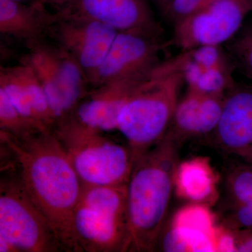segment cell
<instances>
[{
	"label": "cell",
	"instance_id": "obj_24",
	"mask_svg": "<svg viewBox=\"0 0 252 252\" xmlns=\"http://www.w3.org/2000/svg\"><path fill=\"white\" fill-rule=\"evenodd\" d=\"M212 0H172L162 11V16L175 26L210 4Z\"/></svg>",
	"mask_w": 252,
	"mask_h": 252
},
{
	"label": "cell",
	"instance_id": "obj_7",
	"mask_svg": "<svg viewBox=\"0 0 252 252\" xmlns=\"http://www.w3.org/2000/svg\"><path fill=\"white\" fill-rule=\"evenodd\" d=\"M28 45L29 54L25 62L32 67L40 81L57 122L72 114L89 94L87 75L77 60L60 46L42 40Z\"/></svg>",
	"mask_w": 252,
	"mask_h": 252
},
{
	"label": "cell",
	"instance_id": "obj_23",
	"mask_svg": "<svg viewBox=\"0 0 252 252\" xmlns=\"http://www.w3.org/2000/svg\"><path fill=\"white\" fill-rule=\"evenodd\" d=\"M186 51L193 62L197 63L204 69H225L233 72L235 65L230 59L226 50L221 45H205L198 46Z\"/></svg>",
	"mask_w": 252,
	"mask_h": 252
},
{
	"label": "cell",
	"instance_id": "obj_30",
	"mask_svg": "<svg viewBox=\"0 0 252 252\" xmlns=\"http://www.w3.org/2000/svg\"><path fill=\"white\" fill-rule=\"evenodd\" d=\"M11 1H17V2L25 3V4H31V3H33L36 1H41V0H11Z\"/></svg>",
	"mask_w": 252,
	"mask_h": 252
},
{
	"label": "cell",
	"instance_id": "obj_17",
	"mask_svg": "<svg viewBox=\"0 0 252 252\" xmlns=\"http://www.w3.org/2000/svg\"><path fill=\"white\" fill-rule=\"evenodd\" d=\"M189 252H213L217 226L216 217L208 205L190 203L182 207L169 223Z\"/></svg>",
	"mask_w": 252,
	"mask_h": 252
},
{
	"label": "cell",
	"instance_id": "obj_20",
	"mask_svg": "<svg viewBox=\"0 0 252 252\" xmlns=\"http://www.w3.org/2000/svg\"><path fill=\"white\" fill-rule=\"evenodd\" d=\"M225 46L235 67L252 79V23L242 26Z\"/></svg>",
	"mask_w": 252,
	"mask_h": 252
},
{
	"label": "cell",
	"instance_id": "obj_9",
	"mask_svg": "<svg viewBox=\"0 0 252 252\" xmlns=\"http://www.w3.org/2000/svg\"><path fill=\"white\" fill-rule=\"evenodd\" d=\"M158 37L142 32H119L89 82L97 87L110 81L147 79L161 62L158 54L162 45Z\"/></svg>",
	"mask_w": 252,
	"mask_h": 252
},
{
	"label": "cell",
	"instance_id": "obj_11",
	"mask_svg": "<svg viewBox=\"0 0 252 252\" xmlns=\"http://www.w3.org/2000/svg\"><path fill=\"white\" fill-rule=\"evenodd\" d=\"M217 147L245 160L252 155V86L235 82L225 94L218 125L211 135Z\"/></svg>",
	"mask_w": 252,
	"mask_h": 252
},
{
	"label": "cell",
	"instance_id": "obj_10",
	"mask_svg": "<svg viewBox=\"0 0 252 252\" xmlns=\"http://www.w3.org/2000/svg\"><path fill=\"white\" fill-rule=\"evenodd\" d=\"M61 16L49 32L58 46L77 60L88 79L102 64L118 32L108 25L71 9L59 10Z\"/></svg>",
	"mask_w": 252,
	"mask_h": 252
},
{
	"label": "cell",
	"instance_id": "obj_18",
	"mask_svg": "<svg viewBox=\"0 0 252 252\" xmlns=\"http://www.w3.org/2000/svg\"><path fill=\"white\" fill-rule=\"evenodd\" d=\"M219 177L206 157H195L179 162L174 189L182 200L211 205L218 197Z\"/></svg>",
	"mask_w": 252,
	"mask_h": 252
},
{
	"label": "cell",
	"instance_id": "obj_8",
	"mask_svg": "<svg viewBox=\"0 0 252 252\" xmlns=\"http://www.w3.org/2000/svg\"><path fill=\"white\" fill-rule=\"evenodd\" d=\"M252 0H212L207 6L173 26L172 42L183 51L221 45L243 26Z\"/></svg>",
	"mask_w": 252,
	"mask_h": 252
},
{
	"label": "cell",
	"instance_id": "obj_13",
	"mask_svg": "<svg viewBox=\"0 0 252 252\" xmlns=\"http://www.w3.org/2000/svg\"><path fill=\"white\" fill-rule=\"evenodd\" d=\"M225 95L187 91L176 107L166 135L180 146L185 140L211 136L218 125Z\"/></svg>",
	"mask_w": 252,
	"mask_h": 252
},
{
	"label": "cell",
	"instance_id": "obj_12",
	"mask_svg": "<svg viewBox=\"0 0 252 252\" xmlns=\"http://www.w3.org/2000/svg\"><path fill=\"white\" fill-rule=\"evenodd\" d=\"M0 89L18 112L41 130H52L56 124L49 101L32 67L24 62L1 67Z\"/></svg>",
	"mask_w": 252,
	"mask_h": 252
},
{
	"label": "cell",
	"instance_id": "obj_2",
	"mask_svg": "<svg viewBox=\"0 0 252 252\" xmlns=\"http://www.w3.org/2000/svg\"><path fill=\"white\" fill-rule=\"evenodd\" d=\"M180 145L170 136L134 162L126 184L130 251L154 252L165 223Z\"/></svg>",
	"mask_w": 252,
	"mask_h": 252
},
{
	"label": "cell",
	"instance_id": "obj_1",
	"mask_svg": "<svg viewBox=\"0 0 252 252\" xmlns=\"http://www.w3.org/2000/svg\"><path fill=\"white\" fill-rule=\"evenodd\" d=\"M0 140L16 163L23 187L49 220L64 251L74 252L72 215L84 184L54 130L22 138L0 131Z\"/></svg>",
	"mask_w": 252,
	"mask_h": 252
},
{
	"label": "cell",
	"instance_id": "obj_29",
	"mask_svg": "<svg viewBox=\"0 0 252 252\" xmlns=\"http://www.w3.org/2000/svg\"><path fill=\"white\" fill-rule=\"evenodd\" d=\"M155 4H157L158 9H160V11L165 9V7L170 4V1L172 0H154Z\"/></svg>",
	"mask_w": 252,
	"mask_h": 252
},
{
	"label": "cell",
	"instance_id": "obj_15",
	"mask_svg": "<svg viewBox=\"0 0 252 252\" xmlns=\"http://www.w3.org/2000/svg\"><path fill=\"white\" fill-rule=\"evenodd\" d=\"M143 81H110L97 86L81 99L72 114L79 122L102 132L117 130L123 106Z\"/></svg>",
	"mask_w": 252,
	"mask_h": 252
},
{
	"label": "cell",
	"instance_id": "obj_6",
	"mask_svg": "<svg viewBox=\"0 0 252 252\" xmlns=\"http://www.w3.org/2000/svg\"><path fill=\"white\" fill-rule=\"evenodd\" d=\"M0 237L17 252L64 251L52 225L30 198L16 174L1 179Z\"/></svg>",
	"mask_w": 252,
	"mask_h": 252
},
{
	"label": "cell",
	"instance_id": "obj_19",
	"mask_svg": "<svg viewBox=\"0 0 252 252\" xmlns=\"http://www.w3.org/2000/svg\"><path fill=\"white\" fill-rule=\"evenodd\" d=\"M0 131L13 137H22L41 130L35 124L23 117L2 89H0Z\"/></svg>",
	"mask_w": 252,
	"mask_h": 252
},
{
	"label": "cell",
	"instance_id": "obj_22",
	"mask_svg": "<svg viewBox=\"0 0 252 252\" xmlns=\"http://www.w3.org/2000/svg\"><path fill=\"white\" fill-rule=\"evenodd\" d=\"M233 72L225 69H205L200 79L189 91L207 95H224L234 84Z\"/></svg>",
	"mask_w": 252,
	"mask_h": 252
},
{
	"label": "cell",
	"instance_id": "obj_31",
	"mask_svg": "<svg viewBox=\"0 0 252 252\" xmlns=\"http://www.w3.org/2000/svg\"><path fill=\"white\" fill-rule=\"evenodd\" d=\"M244 161L248 162V163L251 164V165H252V155L251 156V157H250L248 158L245 159V160H244Z\"/></svg>",
	"mask_w": 252,
	"mask_h": 252
},
{
	"label": "cell",
	"instance_id": "obj_21",
	"mask_svg": "<svg viewBox=\"0 0 252 252\" xmlns=\"http://www.w3.org/2000/svg\"><path fill=\"white\" fill-rule=\"evenodd\" d=\"M226 182L232 200L252 210V165L245 161L235 165L230 169Z\"/></svg>",
	"mask_w": 252,
	"mask_h": 252
},
{
	"label": "cell",
	"instance_id": "obj_4",
	"mask_svg": "<svg viewBox=\"0 0 252 252\" xmlns=\"http://www.w3.org/2000/svg\"><path fill=\"white\" fill-rule=\"evenodd\" d=\"M53 130L84 185L127 184L135 162L127 146L79 122L72 114L58 121Z\"/></svg>",
	"mask_w": 252,
	"mask_h": 252
},
{
	"label": "cell",
	"instance_id": "obj_3",
	"mask_svg": "<svg viewBox=\"0 0 252 252\" xmlns=\"http://www.w3.org/2000/svg\"><path fill=\"white\" fill-rule=\"evenodd\" d=\"M185 84L180 65L170 59L160 62L123 106L117 130L127 142L134 162L166 135Z\"/></svg>",
	"mask_w": 252,
	"mask_h": 252
},
{
	"label": "cell",
	"instance_id": "obj_27",
	"mask_svg": "<svg viewBox=\"0 0 252 252\" xmlns=\"http://www.w3.org/2000/svg\"><path fill=\"white\" fill-rule=\"evenodd\" d=\"M44 4H50L59 8V10L72 6L77 0H41Z\"/></svg>",
	"mask_w": 252,
	"mask_h": 252
},
{
	"label": "cell",
	"instance_id": "obj_5",
	"mask_svg": "<svg viewBox=\"0 0 252 252\" xmlns=\"http://www.w3.org/2000/svg\"><path fill=\"white\" fill-rule=\"evenodd\" d=\"M72 233L74 252L130 250L126 185H84L73 212Z\"/></svg>",
	"mask_w": 252,
	"mask_h": 252
},
{
	"label": "cell",
	"instance_id": "obj_16",
	"mask_svg": "<svg viewBox=\"0 0 252 252\" xmlns=\"http://www.w3.org/2000/svg\"><path fill=\"white\" fill-rule=\"evenodd\" d=\"M42 1L31 4L0 0V32L28 43L41 40L58 21L61 11L50 13Z\"/></svg>",
	"mask_w": 252,
	"mask_h": 252
},
{
	"label": "cell",
	"instance_id": "obj_14",
	"mask_svg": "<svg viewBox=\"0 0 252 252\" xmlns=\"http://www.w3.org/2000/svg\"><path fill=\"white\" fill-rule=\"evenodd\" d=\"M68 7L118 32H142L160 35V26L147 0H77Z\"/></svg>",
	"mask_w": 252,
	"mask_h": 252
},
{
	"label": "cell",
	"instance_id": "obj_28",
	"mask_svg": "<svg viewBox=\"0 0 252 252\" xmlns=\"http://www.w3.org/2000/svg\"><path fill=\"white\" fill-rule=\"evenodd\" d=\"M0 252H17L7 240L0 237Z\"/></svg>",
	"mask_w": 252,
	"mask_h": 252
},
{
	"label": "cell",
	"instance_id": "obj_25",
	"mask_svg": "<svg viewBox=\"0 0 252 252\" xmlns=\"http://www.w3.org/2000/svg\"><path fill=\"white\" fill-rule=\"evenodd\" d=\"M215 249L218 252H237L233 230L227 225L217 226L215 235Z\"/></svg>",
	"mask_w": 252,
	"mask_h": 252
},
{
	"label": "cell",
	"instance_id": "obj_26",
	"mask_svg": "<svg viewBox=\"0 0 252 252\" xmlns=\"http://www.w3.org/2000/svg\"><path fill=\"white\" fill-rule=\"evenodd\" d=\"M233 230L237 252H252V230L243 228Z\"/></svg>",
	"mask_w": 252,
	"mask_h": 252
}]
</instances>
